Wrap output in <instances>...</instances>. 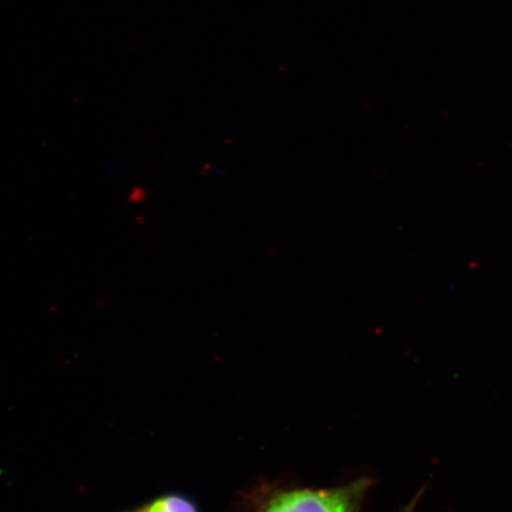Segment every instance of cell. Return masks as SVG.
Masks as SVG:
<instances>
[{"instance_id":"cell-1","label":"cell","mask_w":512,"mask_h":512,"mask_svg":"<svg viewBox=\"0 0 512 512\" xmlns=\"http://www.w3.org/2000/svg\"><path fill=\"white\" fill-rule=\"evenodd\" d=\"M370 486L369 478L322 489L268 485L248 502L251 512H361Z\"/></svg>"},{"instance_id":"cell-3","label":"cell","mask_w":512,"mask_h":512,"mask_svg":"<svg viewBox=\"0 0 512 512\" xmlns=\"http://www.w3.org/2000/svg\"><path fill=\"white\" fill-rule=\"evenodd\" d=\"M419 502V498L416 497L415 499H413V501L411 503H409L407 505V507L405 509H403L401 512H414V509L416 507V504H418Z\"/></svg>"},{"instance_id":"cell-4","label":"cell","mask_w":512,"mask_h":512,"mask_svg":"<svg viewBox=\"0 0 512 512\" xmlns=\"http://www.w3.org/2000/svg\"><path fill=\"white\" fill-rule=\"evenodd\" d=\"M137 512H142V510H140V511H137Z\"/></svg>"},{"instance_id":"cell-2","label":"cell","mask_w":512,"mask_h":512,"mask_svg":"<svg viewBox=\"0 0 512 512\" xmlns=\"http://www.w3.org/2000/svg\"><path fill=\"white\" fill-rule=\"evenodd\" d=\"M142 512H200L190 498L178 494H169L155 499L146 505Z\"/></svg>"}]
</instances>
